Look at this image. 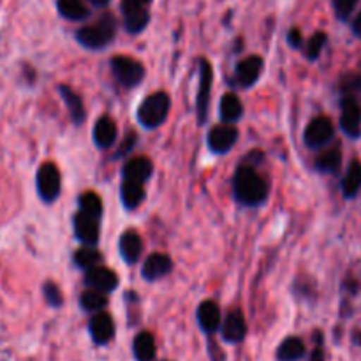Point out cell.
<instances>
[{
    "label": "cell",
    "instance_id": "8d00e7d4",
    "mask_svg": "<svg viewBox=\"0 0 361 361\" xmlns=\"http://www.w3.org/2000/svg\"><path fill=\"white\" fill-rule=\"evenodd\" d=\"M134 143H136V134L130 133L129 137H127V141H123L122 147H120V150H118V154H116V157H120V155L127 154V152H129L130 148H133Z\"/></svg>",
    "mask_w": 361,
    "mask_h": 361
},
{
    "label": "cell",
    "instance_id": "4316f807",
    "mask_svg": "<svg viewBox=\"0 0 361 361\" xmlns=\"http://www.w3.org/2000/svg\"><path fill=\"white\" fill-rule=\"evenodd\" d=\"M341 166L342 152L338 150V148H331V150L323 152V154L316 159V169L319 173H337Z\"/></svg>",
    "mask_w": 361,
    "mask_h": 361
},
{
    "label": "cell",
    "instance_id": "2e32d148",
    "mask_svg": "<svg viewBox=\"0 0 361 361\" xmlns=\"http://www.w3.org/2000/svg\"><path fill=\"white\" fill-rule=\"evenodd\" d=\"M221 309L215 302H203L197 309V323L204 334L212 335L221 328Z\"/></svg>",
    "mask_w": 361,
    "mask_h": 361
},
{
    "label": "cell",
    "instance_id": "f546056e",
    "mask_svg": "<svg viewBox=\"0 0 361 361\" xmlns=\"http://www.w3.org/2000/svg\"><path fill=\"white\" fill-rule=\"evenodd\" d=\"M101 261H102L101 252L92 249L90 245L81 247V249L76 250V254H74V263H76L80 268H83V270H90V268L99 267Z\"/></svg>",
    "mask_w": 361,
    "mask_h": 361
},
{
    "label": "cell",
    "instance_id": "52a82bcc",
    "mask_svg": "<svg viewBox=\"0 0 361 361\" xmlns=\"http://www.w3.org/2000/svg\"><path fill=\"white\" fill-rule=\"evenodd\" d=\"M212 81H214V71L208 60H200V90H197L196 109L200 123L207 122L208 106H210V94H212Z\"/></svg>",
    "mask_w": 361,
    "mask_h": 361
},
{
    "label": "cell",
    "instance_id": "f35d334b",
    "mask_svg": "<svg viewBox=\"0 0 361 361\" xmlns=\"http://www.w3.org/2000/svg\"><path fill=\"white\" fill-rule=\"evenodd\" d=\"M310 361H324V353H323V348H321V344L314 349L312 356H310Z\"/></svg>",
    "mask_w": 361,
    "mask_h": 361
},
{
    "label": "cell",
    "instance_id": "83f0119b",
    "mask_svg": "<svg viewBox=\"0 0 361 361\" xmlns=\"http://www.w3.org/2000/svg\"><path fill=\"white\" fill-rule=\"evenodd\" d=\"M80 305L87 312H101L108 305V298H106V293L97 291V289H88L81 295Z\"/></svg>",
    "mask_w": 361,
    "mask_h": 361
},
{
    "label": "cell",
    "instance_id": "7c38bea8",
    "mask_svg": "<svg viewBox=\"0 0 361 361\" xmlns=\"http://www.w3.org/2000/svg\"><path fill=\"white\" fill-rule=\"evenodd\" d=\"M88 331H90V337L95 344L104 345L115 335V323H113L109 314L95 312V316L90 319V324H88Z\"/></svg>",
    "mask_w": 361,
    "mask_h": 361
},
{
    "label": "cell",
    "instance_id": "ffe728a7",
    "mask_svg": "<svg viewBox=\"0 0 361 361\" xmlns=\"http://www.w3.org/2000/svg\"><path fill=\"white\" fill-rule=\"evenodd\" d=\"M56 9L60 16L69 21H83L90 14L83 0H56Z\"/></svg>",
    "mask_w": 361,
    "mask_h": 361
},
{
    "label": "cell",
    "instance_id": "4fadbf2b",
    "mask_svg": "<svg viewBox=\"0 0 361 361\" xmlns=\"http://www.w3.org/2000/svg\"><path fill=\"white\" fill-rule=\"evenodd\" d=\"M261 71H263V59L256 55L247 56L236 66V83L240 87H252L259 80Z\"/></svg>",
    "mask_w": 361,
    "mask_h": 361
},
{
    "label": "cell",
    "instance_id": "836d02e7",
    "mask_svg": "<svg viewBox=\"0 0 361 361\" xmlns=\"http://www.w3.org/2000/svg\"><path fill=\"white\" fill-rule=\"evenodd\" d=\"M42 293H44L46 300H48V303L51 307L62 305V293H60L59 286L56 284H53V282H46V284L42 286Z\"/></svg>",
    "mask_w": 361,
    "mask_h": 361
},
{
    "label": "cell",
    "instance_id": "5bb4252c",
    "mask_svg": "<svg viewBox=\"0 0 361 361\" xmlns=\"http://www.w3.org/2000/svg\"><path fill=\"white\" fill-rule=\"evenodd\" d=\"M247 334V323L245 317L240 310H233L231 314H228V317L224 319L222 324V338L229 344H238L245 338Z\"/></svg>",
    "mask_w": 361,
    "mask_h": 361
},
{
    "label": "cell",
    "instance_id": "60d3db41",
    "mask_svg": "<svg viewBox=\"0 0 361 361\" xmlns=\"http://www.w3.org/2000/svg\"><path fill=\"white\" fill-rule=\"evenodd\" d=\"M88 2L95 7H106L109 2H111V0H88Z\"/></svg>",
    "mask_w": 361,
    "mask_h": 361
},
{
    "label": "cell",
    "instance_id": "30bf717a",
    "mask_svg": "<svg viewBox=\"0 0 361 361\" xmlns=\"http://www.w3.org/2000/svg\"><path fill=\"white\" fill-rule=\"evenodd\" d=\"M341 127L349 137H360L361 134V108L356 99L345 97L342 101Z\"/></svg>",
    "mask_w": 361,
    "mask_h": 361
},
{
    "label": "cell",
    "instance_id": "ba28073f",
    "mask_svg": "<svg viewBox=\"0 0 361 361\" xmlns=\"http://www.w3.org/2000/svg\"><path fill=\"white\" fill-rule=\"evenodd\" d=\"M238 140V129L231 123H222V126L214 127L208 134V147L215 154H226L235 147Z\"/></svg>",
    "mask_w": 361,
    "mask_h": 361
},
{
    "label": "cell",
    "instance_id": "d4e9b609",
    "mask_svg": "<svg viewBox=\"0 0 361 361\" xmlns=\"http://www.w3.org/2000/svg\"><path fill=\"white\" fill-rule=\"evenodd\" d=\"M361 190V162L353 161L342 180V192L345 197H355Z\"/></svg>",
    "mask_w": 361,
    "mask_h": 361
},
{
    "label": "cell",
    "instance_id": "603a6c76",
    "mask_svg": "<svg viewBox=\"0 0 361 361\" xmlns=\"http://www.w3.org/2000/svg\"><path fill=\"white\" fill-rule=\"evenodd\" d=\"M133 351L137 361H154L155 355H157L154 335L148 334V331H143V334L137 335V337L134 338Z\"/></svg>",
    "mask_w": 361,
    "mask_h": 361
},
{
    "label": "cell",
    "instance_id": "cb8c5ba5",
    "mask_svg": "<svg viewBox=\"0 0 361 361\" xmlns=\"http://www.w3.org/2000/svg\"><path fill=\"white\" fill-rule=\"evenodd\" d=\"M219 113H221V118L226 123H233L238 118H242L243 115V104L240 101V97L236 94H226L221 99V106H219Z\"/></svg>",
    "mask_w": 361,
    "mask_h": 361
},
{
    "label": "cell",
    "instance_id": "d6a6232c",
    "mask_svg": "<svg viewBox=\"0 0 361 361\" xmlns=\"http://www.w3.org/2000/svg\"><path fill=\"white\" fill-rule=\"evenodd\" d=\"M331 4H334V11L338 20L345 21L353 14L358 0H331Z\"/></svg>",
    "mask_w": 361,
    "mask_h": 361
},
{
    "label": "cell",
    "instance_id": "f1b7e54d",
    "mask_svg": "<svg viewBox=\"0 0 361 361\" xmlns=\"http://www.w3.org/2000/svg\"><path fill=\"white\" fill-rule=\"evenodd\" d=\"M148 21H150V13L147 9L134 11V13L123 14V27L129 34H140L147 28Z\"/></svg>",
    "mask_w": 361,
    "mask_h": 361
},
{
    "label": "cell",
    "instance_id": "74e56055",
    "mask_svg": "<svg viewBox=\"0 0 361 361\" xmlns=\"http://www.w3.org/2000/svg\"><path fill=\"white\" fill-rule=\"evenodd\" d=\"M353 32H355L356 37L361 39V11L358 13V16L355 18V21H353Z\"/></svg>",
    "mask_w": 361,
    "mask_h": 361
},
{
    "label": "cell",
    "instance_id": "d590c367",
    "mask_svg": "<svg viewBox=\"0 0 361 361\" xmlns=\"http://www.w3.org/2000/svg\"><path fill=\"white\" fill-rule=\"evenodd\" d=\"M288 42H289V46H293V48H300L303 42L302 32H300L298 28H291L288 34Z\"/></svg>",
    "mask_w": 361,
    "mask_h": 361
},
{
    "label": "cell",
    "instance_id": "8992f818",
    "mask_svg": "<svg viewBox=\"0 0 361 361\" xmlns=\"http://www.w3.org/2000/svg\"><path fill=\"white\" fill-rule=\"evenodd\" d=\"M335 134L334 122L328 116H317L312 122L307 126L305 133H303V140L309 148H323L324 145L330 143L331 137Z\"/></svg>",
    "mask_w": 361,
    "mask_h": 361
},
{
    "label": "cell",
    "instance_id": "9c48e42d",
    "mask_svg": "<svg viewBox=\"0 0 361 361\" xmlns=\"http://www.w3.org/2000/svg\"><path fill=\"white\" fill-rule=\"evenodd\" d=\"M85 284L90 289H97V291L102 293H111L118 286V275L113 270H109V268L99 264V267L87 270V274H85Z\"/></svg>",
    "mask_w": 361,
    "mask_h": 361
},
{
    "label": "cell",
    "instance_id": "7402d4cb",
    "mask_svg": "<svg viewBox=\"0 0 361 361\" xmlns=\"http://www.w3.org/2000/svg\"><path fill=\"white\" fill-rule=\"evenodd\" d=\"M120 196H122V203L126 204V208H129V210L140 207L145 200L143 183L133 182V180H123L122 189H120Z\"/></svg>",
    "mask_w": 361,
    "mask_h": 361
},
{
    "label": "cell",
    "instance_id": "5b68a950",
    "mask_svg": "<svg viewBox=\"0 0 361 361\" xmlns=\"http://www.w3.org/2000/svg\"><path fill=\"white\" fill-rule=\"evenodd\" d=\"M111 71L116 80L127 88L137 87L145 78V67L137 60L129 59V56H113Z\"/></svg>",
    "mask_w": 361,
    "mask_h": 361
},
{
    "label": "cell",
    "instance_id": "1f68e13d",
    "mask_svg": "<svg viewBox=\"0 0 361 361\" xmlns=\"http://www.w3.org/2000/svg\"><path fill=\"white\" fill-rule=\"evenodd\" d=\"M326 39L328 35L324 32H316L312 37L309 39V44H307L305 49V55L309 60H316L319 56V53L323 51L324 44H326Z\"/></svg>",
    "mask_w": 361,
    "mask_h": 361
},
{
    "label": "cell",
    "instance_id": "7a4b0ae2",
    "mask_svg": "<svg viewBox=\"0 0 361 361\" xmlns=\"http://www.w3.org/2000/svg\"><path fill=\"white\" fill-rule=\"evenodd\" d=\"M116 35V20L113 14L106 13L95 23L87 25L76 32V39L88 49H101L108 46Z\"/></svg>",
    "mask_w": 361,
    "mask_h": 361
},
{
    "label": "cell",
    "instance_id": "9a60e30c",
    "mask_svg": "<svg viewBox=\"0 0 361 361\" xmlns=\"http://www.w3.org/2000/svg\"><path fill=\"white\" fill-rule=\"evenodd\" d=\"M120 254H122L123 259L129 264L137 263L141 252H143V240H141L140 233H136L134 229H129V231L122 233L118 242Z\"/></svg>",
    "mask_w": 361,
    "mask_h": 361
},
{
    "label": "cell",
    "instance_id": "484cf974",
    "mask_svg": "<svg viewBox=\"0 0 361 361\" xmlns=\"http://www.w3.org/2000/svg\"><path fill=\"white\" fill-rule=\"evenodd\" d=\"M303 356H305V344L298 337L286 338L281 348L277 349L279 361H298Z\"/></svg>",
    "mask_w": 361,
    "mask_h": 361
},
{
    "label": "cell",
    "instance_id": "6da1fadb",
    "mask_svg": "<svg viewBox=\"0 0 361 361\" xmlns=\"http://www.w3.org/2000/svg\"><path fill=\"white\" fill-rule=\"evenodd\" d=\"M233 192L245 207H257L268 197V183L252 166H242L233 176Z\"/></svg>",
    "mask_w": 361,
    "mask_h": 361
},
{
    "label": "cell",
    "instance_id": "4dcf8cb0",
    "mask_svg": "<svg viewBox=\"0 0 361 361\" xmlns=\"http://www.w3.org/2000/svg\"><path fill=\"white\" fill-rule=\"evenodd\" d=\"M78 204H80L81 214L92 215L95 219H99L102 215V200L95 192L81 194L80 200H78Z\"/></svg>",
    "mask_w": 361,
    "mask_h": 361
},
{
    "label": "cell",
    "instance_id": "8fae6325",
    "mask_svg": "<svg viewBox=\"0 0 361 361\" xmlns=\"http://www.w3.org/2000/svg\"><path fill=\"white\" fill-rule=\"evenodd\" d=\"M74 233H76L78 240L83 245L94 247L99 242V233H101V229H99V219L80 212L74 217Z\"/></svg>",
    "mask_w": 361,
    "mask_h": 361
},
{
    "label": "cell",
    "instance_id": "3957f363",
    "mask_svg": "<svg viewBox=\"0 0 361 361\" xmlns=\"http://www.w3.org/2000/svg\"><path fill=\"white\" fill-rule=\"evenodd\" d=\"M169 109H171L169 95L166 92H155L141 102L137 109V120L145 129H157L166 122Z\"/></svg>",
    "mask_w": 361,
    "mask_h": 361
},
{
    "label": "cell",
    "instance_id": "e0dca14e",
    "mask_svg": "<svg viewBox=\"0 0 361 361\" xmlns=\"http://www.w3.org/2000/svg\"><path fill=\"white\" fill-rule=\"evenodd\" d=\"M94 143L97 145L99 148H109L113 143H115L116 136H118V129H116L115 120L109 118V116H102L95 122L94 126Z\"/></svg>",
    "mask_w": 361,
    "mask_h": 361
},
{
    "label": "cell",
    "instance_id": "ab89813d",
    "mask_svg": "<svg viewBox=\"0 0 361 361\" xmlns=\"http://www.w3.org/2000/svg\"><path fill=\"white\" fill-rule=\"evenodd\" d=\"M210 356L214 358V361H221L222 358H224V355H222L221 351H219V348L215 344H210Z\"/></svg>",
    "mask_w": 361,
    "mask_h": 361
},
{
    "label": "cell",
    "instance_id": "277c9868",
    "mask_svg": "<svg viewBox=\"0 0 361 361\" xmlns=\"http://www.w3.org/2000/svg\"><path fill=\"white\" fill-rule=\"evenodd\" d=\"M35 185H37V194L42 201L46 203L55 201L62 189V176H60L59 168L53 162L42 164L35 176Z\"/></svg>",
    "mask_w": 361,
    "mask_h": 361
},
{
    "label": "cell",
    "instance_id": "d6986e66",
    "mask_svg": "<svg viewBox=\"0 0 361 361\" xmlns=\"http://www.w3.org/2000/svg\"><path fill=\"white\" fill-rule=\"evenodd\" d=\"M154 164L147 157H136L129 161L123 168V180H133V182L145 183L152 176Z\"/></svg>",
    "mask_w": 361,
    "mask_h": 361
},
{
    "label": "cell",
    "instance_id": "44dd1931",
    "mask_svg": "<svg viewBox=\"0 0 361 361\" xmlns=\"http://www.w3.org/2000/svg\"><path fill=\"white\" fill-rule=\"evenodd\" d=\"M59 90H60V95H62L63 102H66L67 109H69L71 118H73V122L76 123V126H80V123L85 120L83 101H81V97L73 90V88L66 87V85H62Z\"/></svg>",
    "mask_w": 361,
    "mask_h": 361
},
{
    "label": "cell",
    "instance_id": "ac0fdd59",
    "mask_svg": "<svg viewBox=\"0 0 361 361\" xmlns=\"http://www.w3.org/2000/svg\"><path fill=\"white\" fill-rule=\"evenodd\" d=\"M173 263L166 254H152L143 264V277L147 281H159L171 271Z\"/></svg>",
    "mask_w": 361,
    "mask_h": 361
},
{
    "label": "cell",
    "instance_id": "e575fe53",
    "mask_svg": "<svg viewBox=\"0 0 361 361\" xmlns=\"http://www.w3.org/2000/svg\"><path fill=\"white\" fill-rule=\"evenodd\" d=\"M152 4V0H120V9L123 14L134 13V11L147 9Z\"/></svg>",
    "mask_w": 361,
    "mask_h": 361
}]
</instances>
